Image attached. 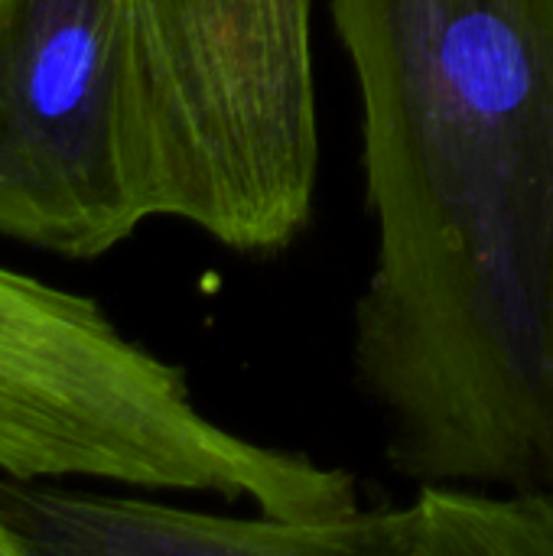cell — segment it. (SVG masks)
Returning a JSON list of instances; mask_svg holds the SVG:
<instances>
[{
    "label": "cell",
    "mask_w": 553,
    "mask_h": 556,
    "mask_svg": "<svg viewBox=\"0 0 553 556\" xmlns=\"http://www.w3.org/2000/svg\"><path fill=\"white\" fill-rule=\"evenodd\" d=\"M391 515L394 556H553V492L420 485Z\"/></svg>",
    "instance_id": "cell-6"
},
{
    "label": "cell",
    "mask_w": 553,
    "mask_h": 556,
    "mask_svg": "<svg viewBox=\"0 0 553 556\" xmlns=\"http://www.w3.org/2000/svg\"><path fill=\"white\" fill-rule=\"evenodd\" d=\"M0 521L23 556H381L378 508L332 521L231 518L7 472Z\"/></svg>",
    "instance_id": "cell-5"
},
{
    "label": "cell",
    "mask_w": 553,
    "mask_h": 556,
    "mask_svg": "<svg viewBox=\"0 0 553 556\" xmlns=\"http://www.w3.org/2000/svg\"><path fill=\"white\" fill-rule=\"evenodd\" d=\"M153 218L127 0H0V238L95 261Z\"/></svg>",
    "instance_id": "cell-4"
},
{
    "label": "cell",
    "mask_w": 553,
    "mask_h": 556,
    "mask_svg": "<svg viewBox=\"0 0 553 556\" xmlns=\"http://www.w3.org/2000/svg\"><path fill=\"white\" fill-rule=\"evenodd\" d=\"M0 556H23V551H20V541L10 534V528L0 521Z\"/></svg>",
    "instance_id": "cell-7"
},
{
    "label": "cell",
    "mask_w": 553,
    "mask_h": 556,
    "mask_svg": "<svg viewBox=\"0 0 553 556\" xmlns=\"http://www.w3.org/2000/svg\"><path fill=\"white\" fill-rule=\"evenodd\" d=\"M0 472L248 502L280 521L362 508L349 469L212 420L183 365L85 293L0 264Z\"/></svg>",
    "instance_id": "cell-2"
},
{
    "label": "cell",
    "mask_w": 553,
    "mask_h": 556,
    "mask_svg": "<svg viewBox=\"0 0 553 556\" xmlns=\"http://www.w3.org/2000/svg\"><path fill=\"white\" fill-rule=\"evenodd\" d=\"M137 130L166 218L306 225L319 189L316 0H127Z\"/></svg>",
    "instance_id": "cell-3"
},
{
    "label": "cell",
    "mask_w": 553,
    "mask_h": 556,
    "mask_svg": "<svg viewBox=\"0 0 553 556\" xmlns=\"http://www.w3.org/2000/svg\"><path fill=\"white\" fill-rule=\"evenodd\" d=\"M375 254L352 378L414 485L553 492V0H329Z\"/></svg>",
    "instance_id": "cell-1"
}]
</instances>
